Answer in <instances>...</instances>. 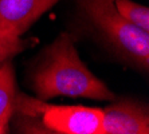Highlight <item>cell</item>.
Segmentation results:
<instances>
[{"label": "cell", "instance_id": "1", "mask_svg": "<svg viewBox=\"0 0 149 134\" xmlns=\"http://www.w3.org/2000/svg\"><path fill=\"white\" fill-rule=\"evenodd\" d=\"M32 89L39 99L54 97L113 101L114 93L81 60L74 40L61 34L43 54L32 75Z\"/></svg>", "mask_w": 149, "mask_h": 134}, {"label": "cell", "instance_id": "2", "mask_svg": "<svg viewBox=\"0 0 149 134\" xmlns=\"http://www.w3.org/2000/svg\"><path fill=\"white\" fill-rule=\"evenodd\" d=\"M93 27L120 54L144 70L149 66V32L129 23L117 11L114 0H78Z\"/></svg>", "mask_w": 149, "mask_h": 134}, {"label": "cell", "instance_id": "3", "mask_svg": "<svg viewBox=\"0 0 149 134\" xmlns=\"http://www.w3.org/2000/svg\"><path fill=\"white\" fill-rule=\"evenodd\" d=\"M15 113L38 117L49 133L102 134V109L87 106H55L43 99L16 94Z\"/></svg>", "mask_w": 149, "mask_h": 134}, {"label": "cell", "instance_id": "4", "mask_svg": "<svg viewBox=\"0 0 149 134\" xmlns=\"http://www.w3.org/2000/svg\"><path fill=\"white\" fill-rule=\"evenodd\" d=\"M102 134H148V107L137 101L121 99L102 109Z\"/></svg>", "mask_w": 149, "mask_h": 134}, {"label": "cell", "instance_id": "5", "mask_svg": "<svg viewBox=\"0 0 149 134\" xmlns=\"http://www.w3.org/2000/svg\"><path fill=\"white\" fill-rule=\"evenodd\" d=\"M59 0H0V32L20 36Z\"/></svg>", "mask_w": 149, "mask_h": 134}, {"label": "cell", "instance_id": "6", "mask_svg": "<svg viewBox=\"0 0 149 134\" xmlns=\"http://www.w3.org/2000/svg\"><path fill=\"white\" fill-rule=\"evenodd\" d=\"M16 79L12 60L0 66V134L8 131L11 118L14 117L16 101Z\"/></svg>", "mask_w": 149, "mask_h": 134}, {"label": "cell", "instance_id": "7", "mask_svg": "<svg viewBox=\"0 0 149 134\" xmlns=\"http://www.w3.org/2000/svg\"><path fill=\"white\" fill-rule=\"evenodd\" d=\"M117 11L129 23L137 28L149 32V10L146 6H142L133 0H114Z\"/></svg>", "mask_w": 149, "mask_h": 134}, {"label": "cell", "instance_id": "8", "mask_svg": "<svg viewBox=\"0 0 149 134\" xmlns=\"http://www.w3.org/2000/svg\"><path fill=\"white\" fill-rule=\"evenodd\" d=\"M30 43H31L30 40H24L20 36L0 32V66L26 50Z\"/></svg>", "mask_w": 149, "mask_h": 134}]
</instances>
